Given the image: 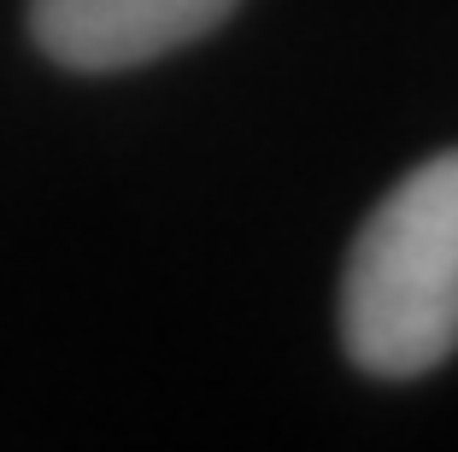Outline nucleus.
Listing matches in <instances>:
<instances>
[{
    "label": "nucleus",
    "instance_id": "nucleus-1",
    "mask_svg": "<svg viewBox=\"0 0 458 452\" xmlns=\"http://www.w3.org/2000/svg\"><path fill=\"white\" fill-rule=\"evenodd\" d=\"M341 341L370 376H423L458 353V147L382 194L341 277Z\"/></svg>",
    "mask_w": 458,
    "mask_h": 452
},
{
    "label": "nucleus",
    "instance_id": "nucleus-2",
    "mask_svg": "<svg viewBox=\"0 0 458 452\" xmlns=\"http://www.w3.org/2000/svg\"><path fill=\"white\" fill-rule=\"evenodd\" d=\"M235 0H36V41L71 71H123L200 41Z\"/></svg>",
    "mask_w": 458,
    "mask_h": 452
}]
</instances>
